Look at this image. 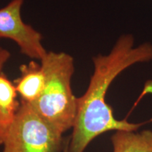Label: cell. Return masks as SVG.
I'll list each match as a JSON object with an SVG mask.
<instances>
[{"label":"cell","instance_id":"5","mask_svg":"<svg viewBox=\"0 0 152 152\" xmlns=\"http://www.w3.org/2000/svg\"><path fill=\"white\" fill-rule=\"evenodd\" d=\"M20 75L15 81L16 91L21 101L32 104L39 97L45 84V75L42 67L35 61L20 67Z\"/></svg>","mask_w":152,"mask_h":152},{"label":"cell","instance_id":"9","mask_svg":"<svg viewBox=\"0 0 152 152\" xmlns=\"http://www.w3.org/2000/svg\"><path fill=\"white\" fill-rule=\"evenodd\" d=\"M64 152H70L69 151V149H68V144L66 145V147L65 148V150H64Z\"/></svg>","mask_w":152,"mask_h":152},{"label":"cell","instance_id":"6","mask_svg":"<svg viewBox=\"0 0 152 152\" xmlns=\"http://www.w3.org/2000/svg\"><path fill=\"white\" fill-rule=\"evenodd\" d=\"M116 131L111 137L113 152H152V130Z\"/></svg>","mask_w":152,"mask_h":152},{"label":"cell","instance_id":"2","mask_svg":"<svg viewBox=\"0 0 152 152\" xmlns=\"http://www.w3.org/2000/svg\"><path fill=\"white\" fill-rule=\"evenodd\" d=\"M45 84L39 96L30 104L54 128L64 133L73 128L77 115V98L71 88L74 61L64 52H47L41 61Z\"/></svg>","mask_w":152,"mask_h":152},{"label":"cell","instance_id":"1","mask_svg":"<svg viewBox=\"0 0 152 152\" xmlns=\"http://www.w3.org/2000/svg\"><path fill=\"white\" fill-rule=\"evenodd\" d=\"M94 72L87 90L77 98V115L68 144L70 152H84L89 144L108 131H137L141 126L115 118L106 95L113 81L127 68L152 61V44L134 46L130 34L121 36L109 54L93 58Z\"/></svg>","mask_w":152,"mask_h":152},{"label":"cell","instance_id":"8","mask_svg":"<svg viewBox=\"0 0 152 152\" xmlns=\"http://www.w3.org/2000/svg\"><path fill=\"white\" fill-rule=\"evenodd\" d=\"M10 56L11 54L8 50L0 47V74L1 73V71L5 64L8 61L10 58ZM7 129H8V126L5 123L3 118L0 114V145L3 144Z\"/></svg>","mask_w":152,"mask_h":152},{"label":"cell","instance_id":"3","mask_svg":"<svg viewBox=\"0 0 152 152\" xmlns=\"http://www.w3.org/2000/svg\"><path fill=\"white\" fill-rule=\"evenodd\" d=\"M62 134L31 104L21 101L6 132L3 152H58Z\"/></svg>","mask_w":152,"mask_h":152},{"label":"cell","instance_id":"7","mask_svg":"<svg viewBox=\"0 0 152 152\" xmlns=\"http://www.w3.org/2000/svg\"><path fill=\"white\" fill-rule=\"evenodd\" d=\"M17 94L15 85L1 73L0 74V114L8 128L20 106L16 99Z\"/></svg>","mask_w":152,"mask_h":152},{"label":"cell","instance_id":"4","mask_svg":"<svg viewBox=\"0 0 152 152\" xmlns=\"http://www.w3.org/2000/svg\"><path fill=\"white\" fill-rule=\"evenodd\" d=\"M23 0H12L0 9V38L12 39L22 54L41 61L47 52L42 44L41 34L23 21Z\"/></svg>","mask_w":152,"mask_h":152}]
</instances>
